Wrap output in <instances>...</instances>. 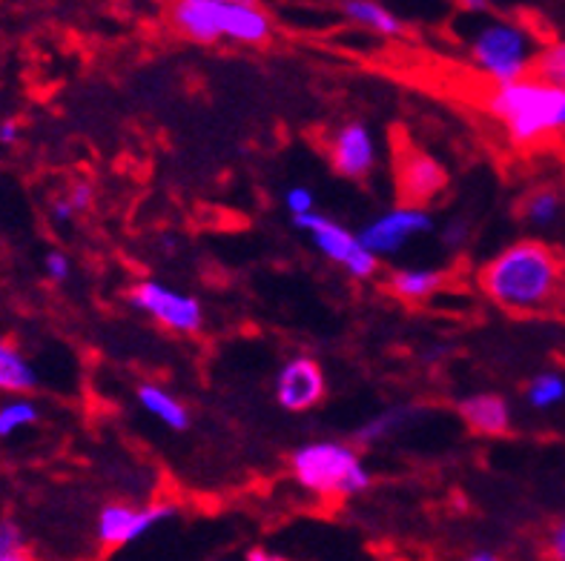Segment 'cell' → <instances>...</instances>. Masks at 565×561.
<instances>
[{"label": "cell", "instance_id": "cell-30", "mask_svg": "<svg viewBox=\"0 0 565 561\" xmlns=\"http://www.w3.org/2000/svg\"><path fill=\"white\" fill-rule=\"evenodd\" d=\"M457 7L468 18H480V14H491V0H457Z\"/></svg>", "mask_w": 565, "mask_h": 561}, {"label": "cell", "instance_id": "cell-17", "mask_svg": "<svg viewBox=\"0 0 565 561\" xmlns=\"http://www.w3.org/2000/svg\"><path fill=\"white\" fill-rule=\"evenodd\" d=\"M38 387V370L12 342H0V392L23 396Z\"/></svg>", "mask_w": 565, "mask_h": 561}, {"label": "cell", "instance_id": "cell-25", "mask_svg": "<svg viewBox=\"0 0 565 561\" xmlns=\"http://www.w3.org/2000/svg\"><path fill=\"white\" fill-rule=\"evenodd\" d=\"M443 247L445 249H462L468 241H471V220L462 218V215H454V218L445 220L443 227Z\"/></svg>", "mask_w": 565, "mask_h": 561}, {"label": "cell", "instance_id": "cell-8", "mask_svg": "<svg viewBox=\"0 0 565 561\" xmlns=\"http://www.w3.org/2000/svg\"><path fill=\"white\" fill-rule=\"evenodd\" d=\"M129 304L136 306L138 313L152 319L158 327L170 330L179 335H193L204 327V306L195 295L181 290H172L164 281H138L127 292Z\"/></svg>", "mask_w": 565, "mask_h": 561}, {"label": "cell", "instance_id": "cell-31", "mask_svg": "<svg viewBox=\"0 0 565 561\" xmlns=\"http://www.w3.org/2000/svg\"><path fill=\"white\" fill-rule=\"evenodd\" d=\"M244 561H294V559H287V555L273 553V550H265V548H253Z\"/></svg>", "mask_w": 565, "mask_h": 561}, {"label": "cell", "instance_id": "cell-2", "mask_svg": "<svg viewBox=\"0 0 565 561\" xmlns=\"http://www.w3.org/2000/svg\"><path fill=\"white\" fill-rule=\"evenodd\" d=\"M486 109L516 147L565 132V89L545 84L537 75L494 86L486 95Z\"/></svg>", "mask_w": 565, "mask_h": 561}, {"label": "cell", "instance_id": "cell-9", "mask_svg": "<svg viewBox=\"0 0 565 561\" xmlns=\"http://www.w3.org/2000/svg\"><path fill=\"white\" fill-rule=\"evenodd\" d=\"M175 513H179L175 505H167V501H152L143 507L113 501V505L100 507L98 519H95V539L107 550L127 548V544L141 541L143 536H150L164 521L175 519Z\"/></svg>", "mask_w": 565, "mask_h": 561}, {"label": "cell", "instance_id": "cell-4", "mask_svg": "<svg viewBox=\"0 0 565 561\" xmlns=\"http://www.w3.org/2000/svg\"><path fill=\"white\" fill-rule=\"evenodd\" d=\"M172 26L195 43H242L262 46L270 41L273 21L258 3L236 0H172Z\"/></svg>", "mask_w": 565, "mask_h": 561}, {"label": "cell", "instance_id": "cell-23", "mask_svg": "<svg viewBox=\"0 0 565 561\" xmlns=\"http://www.w3.org/2000/svg\"><path fill=\"white\" fill-rule=\"evenodd\" d=\"M531 75H537L545 84H554L559 89H565V37L545 43L543 50H540L537 61H534V72Z\"/></svg>", "mask_w": 565, "mask_h": 561}, {"label": "cell", "instance_id": "cell-22", "mask_svg": "<svg viewBox=\"0 0 565 561\" xmlns=\"http://www.w3.org/2000/svg\"><path fill=\"white\" fill-rule=\"evenodd\" d=\"M38 419H41V410H38L35 401L12 398L7 404H0V439H12L26 427L38 424Z\"/></svg>", "mask_w": 565, "mask_h": 561}, {"label": "cell", "instance_id": "cell-14", "mask_svg": "<svg viewBox=\"0 0 565 561\" xmlns=\"http://www.w3.org/2000/svg\"><path fill=\"white\" fill-rule=\"evenodd\" d=\"M385 287L394 299L405 301V304H423L443 290L445 272L434 270V267H402V270L387 272Z\"/></svg>", "mask_w": 565, "mask_h": 561}, {"label": "cell", "instance_id": "cell-11", "mask_svg": "<svg viewBox=\"0 0 565 561\" xmlns=\"http://www.w3.org/2000/svg\"><path fill=\"white\" fill-rule=\"evenodd\" d=\"M328 161L339 179L365 181L376 170V161H380L376 141H373V132L367 129V123L348 121L333 129V136L328 141Z\"/></svg>", "mask_w": 565, "mask_h": 561}, {"label": "cell", "instance_id": "cell-5", "mask_svg": "<svg viewBox=\"0 0 565 561\" xmlns=\"http://www.w3.org/2000/svg\"><path fill=\"white\" fill-rule=\"evenodd\" d=\"M290 473L301 490L319 498H353L373 487V473L344 441H310L290 455Z\"/></svg>", "mask_w": 565, "mask_h": 561}, {"label": "cell", "instance_id": "cell-6", "mask_svg": "<svg viewBox=\"0 0 565 561\" xmlns=\"http://www.w3.org/2000/svg\"><path fill=\"white\" fill-rule=\"evenodd\" d=\"M294 227L308 235L313 244L330 263H337L339 270H344L356 281H371L380 272V258L373 256L365 244L359 241V235L342 227L339 220L328 218L322 213H310L294 218Z\"/></svg>", "mask_w": 565, "mask_h": 561}, {"label": "cell", "instance_id": "cell-26", "mask_svg": "<svg viewBox=\"0 0 565 561\" xmlns=\"http://www.w3.org/2000/svg\"><path fill=\"white\" fill-rule=\"evenodd\" d=\"M285 206H287V213L294 215V218L316 213L313 190H310V186H290V190L285 192Z\"/></svg>", "mask_w": 565, "mask_h": 561}, {"label": "cell", "instance_id": "cell-27", "mask_svg": "<svg viewBox=\"0 0 565 561\" xmlns=\"http://www.w3.org/2000/svg\"><path fill=\"white\" fill-rule=\"evenodd\" d=\"M43 272H46V278H50L52 284H64V281H70L72 276L70 256L61 252V249H50V252L43 256Z\"/></svg>", "mask_w": 565, "mask_h": 561}, {"label": "cell", "instance_id": "cell-16", "mask_svg": "<svg viewBox=\"0 0 565 561\" xmlns=\"http://www.w3.org/2000/svg\"><path fill=\"white\" fill-rule=\"evenodd\" d=\"M342 14L353 26L365 29L380 37H402L405 23L396 12L382 3V0H342Z\"/></svg>", "mask_w": 565, "mask_h": 561}, {"label": "cell", "instance_id": "cell-21", "mask_svg": "<svg viewBox=\"0 0 565 561\" xmlns=\"http://www.w3.org/2000/svg\"><path fill=\"white\" fill-rule=\"evenodd\" d=\"M565 401V378L559 373H540L525 387V404L531 410H554Z\"/></svg>", "mask_w": 565, "mask_h": 561}, {"label": "cell", "instance_id": "cell-10", "mask_svg": "<svg viewBox=\"0 0 565 561\" xmlns=\"http://www.w3.org/2000/svg\"><path fill=\"white\" fill-rule=\"evenodd\" d=\"M430 229H434V215L425 206L396 204L373 220H367L356 235L359 241L365 244L376 258H394L414 238L428 235Z\"/></svg>", "mask_w": 565, "mask_h": 561}, {"label": "cell", "instance_id": "cell-33", "mask_svg": "<svg viewBox=\"0 0 565 561\" xmlns=\"http://www.w3.org/2000/svg\"><path fill=\"white\" fill-rule=\"evenodd\" d=\"M236 3H256V0H236Z\"/></svg>", "mask_w": 565, "mask_h": 561}, {"label": "cell", "instance_id": "cell-13", "mask_svg": "<svg viewBox=\"0 0 565 561\" xmlns=\"http://www.w3.org/2000/svg\"><path fill=\"white\" fill-rule=\"evenodd\" d=\"M459 419L477 435H505L511 430V404L500 392H471L457 401Z\"/></svg>", "mask_w": 565, "mask_h": 561}, {"label": "cell", "instance_id": "cell-29", "mask_svg": "<svg viewBox=\"0 0 565 561\" xmlns=\"http://www.w3.org/2000/svg\"><path fill=\"white\" fill-rule=\"evenodd\" d=\"M21 141V123L18 121H0V147H14Z\"/></svg>", "mask_w": 565, "mask_h": 561}, {"label": "cell", "instance_id": "cell-18", "mask_svg": "<svg viewBox=\"0 0 565 561\" xmlns=\"http://www.w3.org/2000/svg\"><path fill=\"white\" fill-rule=\"evenodd\" d=\"M416 416H419V410H416V407H408V404L391 407V410L380 412V416H373L371 421H365V424L359 427L356 441L359 444H376V441L391 439V435L402 433L405 427L414 424Z\"/></svg>", "mask_w": 565, "mask_h": 561}, {"label": "cell", "instance_id": "cell-15", "mask_svg": "<svg viewBox=\"0 0 565 561\" xmlns=\"http://www.w3.org/2000/svg\"><path fill=\"white\" fill-rule=\"evenodd\" d=\"M136 398L143 412H150L152 419H158L164 427L175 430V433L190 430V410H186L184 401L175 392H170L161 384H141L136 390Z\"/></svg>", "mask_w": 565, "mask_h": 561}, {"label": "cell", "instance_id": "cell-1", "mask_svg": "<svg viewBox=\"0 0 565 561\" xmlns=\"http://www.w3.org/2000/svg\"><path fill=\"white\" fill-rule=\"evenodd\" d=\"M477 284L502 313L552 315L565 306V258L552 244L523 238L488 258Z\"/></svg>", "mask_w": 565, "mask_h": 561}, {"label": "cell", "instance_id": "cell-3", "mask_svg": "<svg viewBox=\"0 0 565 561\" xmlns=\"http://www.w3.org/2000/svg\"><path fill=\"white\" fill-rule=\"evenodd\" d=\"M468 21L471 29L466 35V55L473 69L494 80V86L529 78L543 46L523 21L494 12Z\"/></svg>", "mask_w": 565, "mask_h": 561}, {"label": "cell", "instance_id": "cell-7", "mask_svg": "<svg viewBox=\"0 0 565 561\" xmlns=\"http://www.w3.org/2000/svg\"><path fill=\"white\" fill-rule=\"evenodd\" d=\"M391 161H394V186L399 204L428 209V204H434L448 190L445 166L405 136H394Z\"/></svg>", "mask_w": 565, "mask_h": 561}, {"label": "cell", "instance_id": "cell-12", "mask_svg": "<svg viewBox=\"0 0 565 561\" xmlns=\"http://www.w3.org/2000/svg\"><path fill=\"white\" fill-rule=\"evenodd\" d=\"M328 396V378L310 356L287 358L276 373V401L287 412H308Z\"/></svg>", "mask_w": 565, "mask_h": 561}, {"label": "cell", "instance_id": "cell-24", "mask_svg": "<svg viewBox=\"0 0 565 561\" xmlns=\"http://www.w3.org/2000/svg\"><path fill=\"white\" fill-rule=\"evenodd\" d=\"M0 561H35L21 525L12 519H0Z\"/></svg>", "mask_w": 565, "mask_h": 561}, {"label": "cell", "instance_id": "cell-20", "mask_svg": "<svg viewBox=\"0 0 565 561\" xmlns=\"http://www.w3.org/2000/svg\"><path fill=\"white\" fill-rule=\"evenodd\" d=\"M95 204V190L93 184H86V181H78V184H72L70 190L57 192L55 198L50 201V218L55 224H70L78 215L89 213Z\"/></svg>", "mask_w": 565, "mask_h": 561}, {"label": "cell", "instance_id": "cell-32", "mask_svg": "<svg viewBox=\"0 0 565 561\" xmlns=\"http://www.w3.org/2000/svg\"><path fill=\"white\" fill-rule=\"evenodd\" d=\"M462 561H502V559L497 553H491V550H477V553L466 555Z\"/></svg>", "mask_w": 565, "mask_h": 561}, {"label": "cell", "instance_id": "cell-19", "mask_svg": "<svg viewBox=\"0 0 565 561\" xmlns=\"http://www.w3.org/2000/svg\"><path fill=\"white\" fill-rule=\"evenodd\" d=\"M563 218V195L552 186L529 192L523 201V220L534 229H552Z\"/></svg>", "mask_w": 565, "mask_h": 561}, {"label": "cell", "instance_id": "cell-28", "mask_svg": "<svg viewBox=\"0 0 565 561\" xmlns=\"http://www.w3.org/2000/svg\"><path fill=\"white\" fill-rule=\"evenodd\" d=\"M548 553L554 561H565V519L557 521L548 533Z\"/></svg>", "mask_w": 565, "mask_h": 561}]
</instances>
